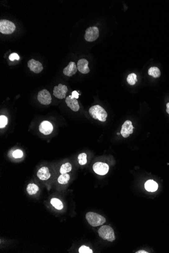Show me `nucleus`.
Returning a JSON list of instances; mask_svg holds the SVG:
<instances>
[{
    "label": "nucleus",
    "instance_id": "f03ea898",
    "mask_svg": "<svg viewBox=\"0 0 169 253\" xmlns=\"http://www.w3.org/2000/svg\"><path fill=\"white\" fill-rule=\"evenodd\" d=\"M86 218L88 223L93 227L100 226L106 222V219L103 216L92 212L87 213Z\"/></svg>",
    "mask_w": 169,
    "mask_h": 253
},
{
    "label": "nucleus",
    "instance_id": "4468645a",
    "mask_svg": "<svg viewBox=\"0 0 169 253\" xmlns=\"http://www.w3.org/2000/svg\"><path fill=\"white\" fill-rule=\"evenodd\" d=\"M77 66L74 62H71L68 65L64 68L63 72L64 75L67 76H72L77 72Z\"/></svg>",
    "mask_w": 169,
    "mask_h": 253
},
{
    "label": "nucleus",
    "instance_id": "412c9836",
    "mask_svg": "<svg viewBox=\"0 0 169 253\" xmlns=\"http://www.w3.org/2000/svg\"><path fill=\"white\" fill-rule=\"evenodd\" d=\"M72 169V166L70 163H66L62 165L60 169V173L61 174L68 173L71 171Z\"/></svg>",
    "mask_w": 169,
    "mask_h": 253
},
{
    "label": "nucleus",
    "instance_id": "f3484780",
    "mask_svg": "<svg viewBox=\"0 0 169 253\" xmlns=\"http://www.w3.org/2000/svg\"><path fill=\"white\" fill-rule=\"evenodd\" d=\"M26 191L30 195H35L39 191V188L36 184H30L27 185Z\"/></svg>",
    "mask_w": 169,
    "mask_h": 253
},
{
    "label": "nucleus",
    "instance_id": "2eb2a0df",
    "mask_svg": "<svg viewBox=\"0 0 169 253\" xmlns=\"http://www.w3.org/2000/svg\"><path fill=\"white\" fill-rule=\"evenodd\" d=\"M37 176L40 180H48L51 176L49 169L46 167H43L41 168L38 171Z\"/></svg>",
    "mask_w": 169,
    "mask_h": 253
},
{
    "label": "nucleus",
    "instance_id": "6ab92c4d",
    "mask_svg": "<svg viewBox=\"0 0 169 253\" xmlns=\"http://www.w3.org/2000/svg\"><path fill=\"white\" fill-rule=\"evenodd\" d=\"M51 204L55 208L58 210L62 209L63 208V205L62 202L60 200L56 199V198H52L51 200Z\"/></svg>",
    "mask_w": 169,
    "mask_h": 253
},
{
    "label": "nucleus",
    "instance_id": "a211bd4d",
    "mask_svg": "<svg viewBox=\"0 0 169 253\" xmlns=\"http://www.w3.org/2000/svg\"><path fill=\"white\" fill-rule=\"evenodd\" d=\"M148 73L153 78H158L161 76V71L157 67H151L149 69Z\"/></svg>",
    "mask_w": 169,
    "mask_h": 253
},
{
    "label": "nucleus",
    "instance_id": "aec40b11",
    "mask_svg": "<svg viewBox=\"0 0 169 253\" xmlns=\"http://www.w3.org/2000/svg\"><path fill=\"white\" fill-rule=\"evenodd\" d=\"M70 180V176L67 173H64L62 174L59 176L58 178V182L59 184H66L68 183V181Z\"/></svg>",
    "mask_w": 169,
    "mask_h": 253
},
{
    "label": "nucleus",
    "instance_id": "cd10ccee",
    "mask_svg": "<svg viewBox=\"0 0 169 253\" xmlns=\"http://www.w3.org/2000/svg\"><path fill=\"white\" fill-rule=\"evenodd\" d=\"M71 96L72 98H75V99H77L79 98V94L78 93V91H72Z\"/></svg>",
    "mask_w": 169,
    "mask_h": 253
},
{
    "label": "nucleus",
    "instance_id": "c756f323",
    "mask_svg": "<svg viewBox=\"0 0 169 253\" xmlns=\"http://www.w3.org/2000/svg\"><path fill=\"white\" fill-rule=\"evenodd\" d=\"M166 111L168 114H169V103H168L167 104V109H166Z\"/></svg>",
    "mask_w": 169,
    "mask_h": 253
},
{
    "label": "nucleus",
    "instance_id": "9d476101",
    "mask_svg": "<svg viewBox=\"0 0 169 253\" xmlns=\"http://www.w3.org/2000/svg\"><path fill=\"white\" fill-rule=\"evenodd\" d=\"M27 66L31 71L35 73H39L43 70V66L42 63L33 59L29 60L27 63Z\"/></svg>",
    "mask_w": 169,
    "mask_h": 253
},
{
    "label": "nucleus",
    "instance_id": "dca6fc26",
    "mask_svg": "<svg viewBox=\"0 0 169 253\" xmlns=\"http://www.w3.org/2000/svg\"><path fill=\"white\" fill-rule=\"evenodd\" d=\"M145 189L148 192H154L158 189V184L156 181L152 180H147L144 185Z\"/></svg>",
    "mask_w": 169,
    "mask_h": 253
},
{
    "label": "nucleus",
    "instance_id": "5701e85b",
    "mask_svg": "<svg viewBox=\"0 0 169 253\" xmlns=\"http://www.w3.org/2000/svg\"><path fill=\"white\" fill-rule=\"evenodd\" d=\"M78 161H79V163L81 165H84L86 164L87 162V155L84 153H81L78 156Z\"/></svg>",
    "mask_w": 169,
    "mask_h": 253
},
{
    "label": "nucleus",
    "instance_id": "7ed1b4c3",
    "mask_svg": "<svg viewBox=\"0 0 169 253\" xmlns=\"http://www.w3.org/2000/svg\"><path fill=\"white\" fill-rule=\"evenodd\" d=\"M98 234L103 240L112 242L116 239L115 233L112 228L108 225L101 226L98 230Z\"/></svg>",
    "mask_w": 169,
    "mask_h": 253
},
{
    "label": "nucleus",
    "instance_id": "b1692460",
    "mask_svg": "<svg viewBox=\"0 0 169 253\" xmlns=\"http://www.w3.org/2000/svg\"><path fill=\"white\" fill-rule=\"evenodd\" d=\"M8 124V118L4 115L0 116V128H3L5 127Z\"/></svg>",
    "mask_w": 169,
    "mask_h": 253
},
{
    "label": "nucleus",
    "instance_id": "423d86ee",
    "mask_svg": "<svg viewBox=\"0 0 169 253\" xmlns=\"http://www.w3.org/2000/svg\"><path fill=\"white\" fill-rule=\"evenodd\" d=\"M39 102L43 105H48L52 101V98L49 91L46 90H43L39 91L38 95Z\"/></svg>",
    "mask_w": 169,
    "mask_h": 253
},
{
    "label": "nucleus",
    "instance_id": "bb28decb",
    "mask_svg": "<svg viewBox=\"0 0 169 253\" xmlns=\"http://www.w3.org/2000/svg\"><path fill=\"white\" fill-rule=\"evenodd\" d=\"M9 58L10 60L13 61L15 60H19L20 58H19V56H18V55L17 54L13 53L10 54Z\"/></svg>",
    "mask_w": 169,
    "mask_h": 253
},
{
    "label": "nucleus",
    "instance_id": "6e6552de",
    "mask_svg": "<svg viewBox=\"0 0 169 253\" xmlns=\"http://www.w3.org/2000/svg\"><path fill=\"white\" fill-rule=\"evenodd\" d=\"M68 91L66 86L59 83L58 86H55L53 89V95L59 99L66 98V94Z\"/></svg>",
    "mask_w": 169,
    "mask_h": 253
},
{
    "label": "nucleus",
    "instance_id": "4be33fe9",
    "mask_svg": "<svg viewBox=\"0 0 169 253\" xmlns=\"http://www.w3.org/2000/svg\"><path fill=\"white\" fill-rule=\"evenodd\" d=\"M127 82L131 86H133L137 82L136 74L135 73H131L129 74L127 78Z\"/></svg>",
    "mask_w": 169,
    "mask_h": 253
},
{
    "label": "nucleus",
    "instance_id": "393cba45",
    "mask_svg": "<svg viewBox=\"0 0 169 253\" xmlns=\"http://www.w3.org/2000/svg\"><path fill=\"white\" fill-rule=\"evenodd\" d=\"M80 253H93V251L86 246H82L79 250Z\"/></svg>",
    "mask_w": 169,
    "mask_h": 253
},
{
    "label": "nucleus",
    "instance_id": "f257e3e1",
    "mask_svg": "<svg viewBox=\"0 0 169 253\" xmlns=\"http://www.w3.org/2000/svg\"><path fill=\"white\" fill-rule=\"evenodd\" d=\"M90 115L96 120L101 122H105L107 120V113L106 111L99 105H95L90 108L89 110Z\"/></svg>",
    "mask_w": 169,
    "mask_h": 253
},
{
    "label": "nucleus",
    "instance_id": "9b49d317",
    "mask_svg": "<svg viewBox=\"0 0 169 253\" xmlns=\"http://www.w3.org/2000/svg\"><path fill=\"white\" fill-rule=\"evenodd\" d=\"M53 130V125L48 121H43L39 126V131L44 135H49Z\"/></svg>",
    "mask_w": 169,
    "mask_h": 253
},
{
    "label": "nucleus",
    "instance_id": "0eeeda50",
    "mask_svg": "<svg viewBox=\"0 0 169 253\" xmlns=\"http://www.w3.org/2000/svg\"><path fill=\"white\" fill-rule=\"evenodd\" d=\"M93 169L96 174L104 175L109 171V166L107 164L103 162H96L93 165Z\"/></svg>",
    "mask_w": 169,
    "mask_h": 253
},
{
    "label": "nucleus",
    "instance_id": "20e7f679",
    "mask_svg": "<svg viewBox=\"0 0 169 253\" xmlns=\"http://www.w3.org/2000/svg\"><path fill=\"white\" fill-rule=\"evenodd\" d=\"M16 29L14 23L5 19L0 20V32L4 34H12Z\"/></svg>",
    "mask_w": 169,
    "mask_h": 253
},
{
    "label": "nucleus",
    "instance_id": "39448f33",
    "mask_svg": "<svg viewBox=\"0 0 169 253\" xmlns=\"http://www.w3.org/2000/svg\"><path fill=\"white\" fill-rule=\"evenodd\" d=\"M99 36V31L98 27L96 26L89 27L86 30L84 34V39L89 42L96 41Z\"/></svg>",
    "mask_w": 169,
    "mask_h": 253
},
{
    "label": "nucleus",
    "instance_id": "1a4fd4ad",
    "mask_svg": "<svg viewBox=\"0 0 169 253\" xmlns=\"http://www.w3.org/2000/svg\"><path fill=\"white\" fill-rule=\"evenodd\" d=\"M133 129L134 127L132 122L130 120H127L122 125L121 134L124 138H128L130 135L133 132Z\"/></svg>",
    "mask_w": 169,
    "mask_h": 253
},
{
    "label": "nucleus",
    "instance_id": "f8f14e48",
    "mask_svg": "<svg viewBox=\"0 0 169 253\" xmlns=\"http://www.w3.org/2000/svg\"><path fill=\"white\" fill-rule=\"evenodd\" d=\"M66 102L68 107L73 111L77 112L79 110L80 106L78 100L75 98H72L71 95L67 97Z\"/></svg>",
    "mask_w": 169,
    "mask_h": 253
},
{
    "label": "nucleus",
    "instance_id": "c85d7f7f",
    "mask_svg": "<svg viewBox=\"0 0 169 253\" xmlns=\"http://www.w3.org/2000/svg\"><path fill=\"white\" fill-rule=\"evenodd\" d=\"M148 252H146L144 250H140L138 251L137 252H136V253H148Z\"/></svg>",
    "mask_w": 169,
    "mask_h": 253
},
{
    "label": "nucleus",
    "instance_id": "ddd939ff",
    "mask_svg": "<svg viewBox=\"0 0 169 253\" xmlns=\"http://www.w3.org/2000/svg\"><path fill=\"white\" fill-rule=\"evenodd\" d=\"M89 62L85 59H81L79 60L77 64V69L78 70L83 74H87L90 72V69L88 67Z\"/></svg>",
    "mask_w": 169,
    "mask_h": 253
},
{
    "label": "nucleus",
    "instance_id": "a878e982",
    "mask_svg": "<svg viewBox=\"0 0 169 253\" xmlns=\"http://www.w3.org/2000/svg\"><path fill=\"white\" fill-rule=\"evenodd\" d=\"M13 157L14 158H22L23 156V153L22 151L20 150H16L14 151L12 154Z\"/></svg>",
    "mask_w": 169,
    "mask_h": 253
}]
</instances>
